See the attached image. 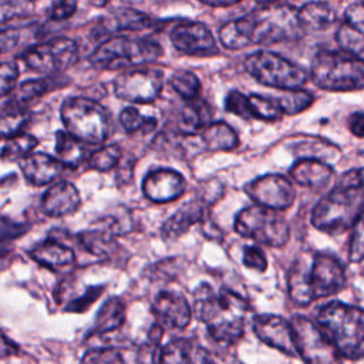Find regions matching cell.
<instances>
[{"label": "cell", "mask_w": 364, "mask_h": 364, "mask_svg": "<svg viewBox=\"0 0 364 364\" xmlns=\"http://www.w3.org/2000/svg\"><path fill=\"white\" fill-rule=\"evenodd\" d=\"M191 309L216 343L232 346L243 337L250 306L236 291L225 287L215 290L210 284L200 283L193 291Z\"/></svg>", "instance_id": "6da1fadb"}, {"label": "cell", "mask_w": 364, "mask_h": 364, "mask_svg": "<svg viewBox=\"0 0 364 364\" xmlns=\"http://www.w3.org/2000/svg\"><path fill=\"white\" fill-rule=\"evenodd\" d=\"M346 272L340 260L324 252L301 253L287 273L290 299L297 306H309L317 299L337 294L346 286Z\"/></svg>", "instance_id": "7a4b0ae2"}, {"label": "cell", "mask_w": 364, "mask_h": 364, "mask_svg": "<svg viewBox=\"0 0 364 364\" xmlns=\"http://www.w3.org/2000/svg\"><path fill=\"white\" fill-rule=\"evenodd\" d=\"M363 169L344 172L337 185L324 195L311 212V225L328 235H340L363 218Z\"/></svg>", "instance_id": "3957f363"}, {"label": "cell", "mask_w": 364, "mask_h": 364, "mask_svg": "<svg viewBox=\"0 0 364 364\" xmlns=\"http://www.w3.org/2000/svg\"><path fill=\"white\" fill-rule=\"evenodd\" d=\"M317 328L346 360L358 361L364 354L363 310L338 300L321 306L316 314Z\"/></svg>", "instance_id": "277c9868"}, {"label": "cell", "mask_w": 364, "mask_h": 364, "mask_svg": "<svg viewBox=\"0 0 364 364\" xmlns=\"http://www.w3.org/2000/svg\"><path fill=\"white\" fill-rule=\"evenodd\" d=\"M162 53L161 44L151 38L112 36L95 47L90 64L98 70H131L156 61Z\"/></svg>", "instance_id": "5b68a950"}, {"label": "cell", "mask_w": 364, "mask_h": 364, "mask_svg": "<svg viewBox=\"0 0 364 364\" xmlns=\"http://www.w3.org/2000/svg\"><path fill=\"white\" fill-rule=\"evenodd\" d=\"M309 77L326 91H360L364 87V64L343 51L320 50L311 60Z\"/></svg>", "instance_id": "8992f818"}, {"label": "cell", "mask_w": 364, "mask_h": 364, "mask_svg": "<svg viewBox=\"0 0 364 364\" xmlns=\"http://www.w3.org/2000/svg\"><path fill=\"white\" fill-rule=\"evenodd\" d=\"M65 132L87 145H102L109 134L107 109L87 97H70L61 105Z\"/></svg>", "instance_id": "52a82bcc"}, {"label": "cell", "mask_w": 364, "mask_h": 364, "mask_svg": "<svg viewBox=\"0 0 364 364\" xmlns=\"http://www.w3.org/2000/svg\"><path fill=\"white\" fill-rule=\"evenodd\" d=\"M253 44L269 46L284 40H294L301 34L297 20V9L282 1H262L252 10Z\"/></svg>", "instance_id": "ba28073f"}, {"label": "cell", "mask_w": 364, "mask_h": 364, "mask_svg": "<svg viewBox=\"0 0 364 364\" xmlns=\"http://www.w3.org/2000/svg\"><path fill=\"white\" fill-rule=\"evenodd\" d=\"M245 68L257 82L286 91L299 90L309 80L303 67L269 50H257L246 55Z\"/></svg>", "instance_id": "9c48e42d"}, {"label": "cell", "mask_w": 364, "mask_h": 364, "mask_svg": "<svg viewBox=\"0 0 364 364\" xmlns=\"http://www.w3.org/2000/svg\"><path fill=\"white\" fill-rule=\"evenodd\" d=\"M235 230L270 247H282L290 237V228L282 212L259 205L243 208L235 218Z\"/></svg>", "instance_id": "30bf717a"}, {"label": "cell", "mask_w": 364, "mask_h": 364, "mask_svg": "<svg viewBox=\"0 0 364 364\" xmlns=\"http://www.w3.org/2000/svg\"><path fill=\"white\" fill-rule=\"evenodd\" d=\"M24 64L40 74L61 73L80 58V47L70 37H54L27 48L21 55Z\"/></svg>", "instance_id": "8fae6325"}, {"label": "cell", "mask_w": 364, "mask_h": 364, "mask_svg": "<svg viewBox=\"0 0 364 364\" xmlns=\"http://www.w3.org/2000/svg\"><path fill=\"white\" fill-rule=\"evenodd\" d=\"M114 94L127 102L151 104L164 88V73L158 68L136 67L122 71L112 82Z\"/></svg>", "instance_id": "7c38bea8"}, {"label": "cell", "mask_w": 364, "mask_h": 364, "mask_svg": "<svg viewBox=\"0 0 364 364\" xmlns=\"http://www.w3.org/2000/svg\"><path fill=\"white\" fill-rule=\"evenodd\" d=\"M290 324L294 336L296 354L306 364H341V357L311 320L303 316H294Z\"/></svg>", "instance_id": "4fadbf2b"}, {"label": "cell", "mask_w": 364, "mask_h": 364, "mask_svg": "<svg viewBox=\"0 0 364 364\" xmlns=\"http://www.w3.org/2000/svg\"><path fill=\"white\" fill-rule=\"evenodd\" d=\"M246 195L259 206L282 212L296 200L293 183L283 175L266 173L245 185Z\"/></svg>", "instance_id": "5bb4252c"}, {"label": "cell", "mask_w": 364, "mask_h": 364, "mask_svg": "<svg viewBox=\"0 0 364 364\" xmlns=\"http://www.w3.org/2000/svg\"><path fill=\"white\" fill-rule=\"evenodd\" d=\"M159 348L151 341L136 347H94L84 353L80 364H158Z\"/></svg>", "instance_id": "9a60e30c"}, {"label": "cell", "mask_w": 364, "mask_h": 364, "mask_svg": "<svg viewBox=\"0 0 364 364\" xmlns=\"http://www.w3.org/2000/svg\"><path fill=\"white\" fill-rule=\"evenodd\" d=\"M172 46L193 57H212L219 53L212 31L199 21H182L172 27L169 33Z\"/></svg>", "instance_id": "2e32d148"}, {"label": "cell", "mask_w": 364, "mask_h": 364, "mask_svg": "<svg viewBox=\"0 0 364 364\" xmlns=\"http://www.w3.org/2000/svg\"><path fill=\"white\" fill-rule=\"evenodd\" d=\"M252 328L256 337L269 347L280 353L296 357L294 336L290 321L277 314H259L252 321Z\"/></svg>", "instance_id": "e0dca14e"}, {"label": "cell", "mask_w": 364, "mask_h": 364, "mask_svg": "<svg viewBox=\"0 0 364 364\" xmlns=\"http://www.w3.org/2000/svg\"><path fill=\"white\" fill-rule=\"evenodd\" d=\"M152 313L162 330H183L192 320V309L189 301L179 293L165 290L161 291L154 303Z\"/></svg>", "instance_id": "ac0fdd59"}, {"label": "cell", "mask_w": 364, "mask_h": 364, "mask_svg": "<svg viewBox=\"0 0 364 364\" xmlns=\"http://www.w3.org/2000/svg\"><path fill=\"white\" fill-rule=\"evenodd\" d=\"M186 189V181L178 171L159 168L148 172L142 181V192L155 203H168L179 199Z\"/></svg>", "instance_id": "d6986e66"}, {"label": "cell", "mask_w": 364, "mask_h": 364, "mask_svg": "<svg viewBox=\"0 0 364 364\" xmlns=\"http://www.w3.org/2000/svg\"><path fill=\"white\" fill-rule=\"evenodd\" d=\"M40 208L51 218L70 216L81 208L80 191L68 181H58L43 193Z\"/></svg>", "instance_id": "ffe728a7"}, {"label": "cell", "mask_w": 364, "mask_h": 364, "mask_svg": "<svg viewBox=\"0 0 364 364\" xmlns=\"http://www.w3.org/2000/svg\"><path fill=\"white\" fill-rule=\"evenodd\" d=\"M210 353L195 338L179 337L159 348L158 364H212Z\"/></svg>", "instance_id": "44dd1931"}, {"label": "cell", "mask_w": 364, "mask_h": 364, "mask_svg": "<svg viewBox=\"0 0 364 364\" xmlns=\"http://www.w3.org/2000/svg\"><path fill=\"white\" fill-rule=\"evenodd\" d=\"M286 146L296 156V159H313L327 164L331 168L343 156L338 145L320 136L291 138L286 142Z\"/></svg>", "instance_id": "7402d4cb"}, {"label": "cell", "mask_w": 364, "mask_h": 364, "mask_svg": "<svg viewBox=\"0 0 364 364\" xmlns=\"http://www.w3.org/2000/svg\"><path fill=\"white\" fill-rule=\"evenodd\" d=\"M24 178L36 186H44L54 182L64 166L51 155L44 152H31L18 161Z\"/></svg>", "instance_id": "603a6c76"}, {"label": "cell", "mask_w": 364, "mask_h": 364, "mask_svg": "<svg viewBox=\"0 0 364 364\" xmlns=\"http://www.w3.org/2000/svg\"><path fill=\"white\" fill-rule=\"evenodd\" d=\"M206 206L208 205L202 199L186 202L164 222L161 228V236L165 240H175L179 236L185 235L193 225L205 219Z\"/></svg>", "instance_id": "cb8c5ba5"}, {"label": "cell", "mask_w": 364, "mask_h": 364, "mask_svg": "<svg viewBox=\"0 0 364 364\" xmlns=\"http://www.w3.org/2000/svg\"><path fill=\"white\" fill-rule=\"evenodd\" d=\"M28 255L34 262L53 272H61L75 262L74 250L57 239L43 240L36 245Z\"/></svg>", "instance_id": "d4e9b609"}, {"label": "cell", "mask_w": 364, "mask_h": 364, "mask_svg": "<svg viewBox=\"0 0 364 364\" xmlns=\"http://www.w3.org/2000/svg\"><path fill=\"white\" fill-rule=\"evenodd\" d=\"M154 26V20L144 11L134 9H122L101 18L98 28L104 33H121V31H144Z\"/></svg>", "instance_id": "484cf974"}, {"label": "cell", "mask_w": 364, "mask_h": 364, "mask_svg": "<svg viewBox=\"0 0 364 364\" xmlns=\"http://www.w3.org/2000/svg\"><path fill=\"white\" fill-rule=\"evenodd\" d=\"M289 173L297 185L320 189L330 182L333 176V168L327 164L313 159H296Z\"/></svg>", "instance_id": "4316f807"}, {"label": "cell", "mask_w": 364, "mask_h": 364, "mask_svg": "<svg viewBox=\"0 0 364 364\" xmlns=\"http://www.w3.org/2000/svg\"><path fill=\"white\" fill-rule=\"evenodd\" d=\"M127 307L122 299L109 297L100 307L90 336H104L121 328L125 323Z\"/></svg>", "instance_id": "83f0119b"}, {"label": "cell", "mask_w": 364, "mask_h": 364, "mask_svg": "<svg viewBox=\"0 0 364 364\" xmlns=\"http://www.w3.org/2000/svg\"><path fill=\"white\" fill-rule=\"evenodd\" d=\"M199 139L202 148L212 152L233 151L239 145L236 131L223 121H212L209 125H206L200 131Z\"/></svg>", "instance_id": "f1b7e54d"}, {"label": "cell", "mask_w": 364, "mask_h": 364, "mask_svg": "<svg viewBox=\"0 0 364 364\" xmlns=\"http://www.w3.org/2000/svg\"><path fill=\"white\" fill-rule=\"evenodd\" d=\"M337 18L334 9L324 1L304 3L297 9V20L301 30L321 31L328 28Z\"/></svg>", "instance_id": "f546056e"}, {"label": "cell", "mask_w": 364, "mask_h": 364, "mask_svg": "<svg viewBox=\"0 0 364 364\" xmlns=\"http://www.w3.org/2000/svg\"><path fill=\"white\" fill-rule=\"evenodd\" d=\"M90 154L91 152L87 144L78 141L65 131H58L55 134V159L64 168H78L80 165L87 162Z\"/></svg>", "instance_id": "4dcf8cb0"}, {"label": "cell", "mask_w": 364, "mask_h": 364, "mask_svg": "<svg viewBox=\"0 0 364 364\" xmlns=\"http://www.w3.org/2000/svg\"><path fill=\"white\" fill-rule=\"evenodd\" d=\"M253 20L250 14L225 23L219 28V41L229 50H240L252 43Z\"/></svg>", "instance_id": "1f68e13d"}, {"label": "cell", "mask_w": 364, "mask_h": 364, "mask_svg": "<svg viewBox=\"0 0 364 364\" xmlns=\"http://www.w3.org/2000/svg\"><path fill=\"white\" fill-rule=\"evenodd\" d=\"M80 246L97 257H108L118 249L117 237L102 228L87 229L77 235Z\"/></svg>", "instance_id": "d6a6232c"}, {"label": "cell", "mask_w": 364, "mask_h": 364, "mask_svg": "<svg viewBox=\"0 0 364 364\" xmlns=\"http://www.w3.org/2000/svg\"><path fill=\"white\" fill-rule=\"evenodd\" d=\"M212 117H213V109L206 101L196 98L193 101L185 102L181 112L183 132L185 134L200 132L206 125L212 122Z\"/></svg>", "instance_id": "836d02e7"}, {"label": "cell", "mask_w": 364, "mask_h": 364, "mask_svg": "<svg viewBox=\"0 0 364 364\" xmlns=\"http://www.w3.org/2000/svg\"><path fill=\"white\" fill-rule=\"evenodd\" d=\"M53 78H40V80H27L21 82L16 90L11 92V98L9 101V107L17 108H27L28 104L38 100L48 91L54 88Z\"/></svg>", "instance_id": "e575fe53"}, {"label": "cell", "mask_w": 364, "mask_h": 364, "mask_svg": "<svg viewBox=\"0 0 364 364\" xmlns=\"http://www.w3.org/2000/svg\"><path fill=\"white\" fill-rule=\"evenodd\" d=\"M169 85L186 102L199 98L202 90L200 80L189 70H176L169 78Z\"/></svg>", "instance_id": "d590c367"}, {"label": "cell", "mask_w": 364, "mask_h": 364, "mask_svg": "<svg viewBox=\"0 0 364 364\" xmlns=\"http://www.w3.org/2000/svg\"><path fill=\"white\" fill-rule=\"evenodd\" d=\"M30 119V111L26 108L9 107L0 112V138H11L23 132Z\"/></svg>", "instance_id": "8d00e7d4"}, {"label": "cell", "mask_w": 364, "mask_h": 364, "mask_svg": "<svg viewBox=\"0 0 364 364\" xmlns=\"http://www.w3.org/2000/svg\"><path fill=\"white\" fill-rule=\"evenodd\" d=\"M282 114H287V115H296L300 114L303 111H306L307 108H310L314 102V95L306 90H290L286 91L284 94H282L277 100H276Z\"/></svg>", "instance_id": "74e56055"}, {"label": "cell", "mask_w": 364, "mask_h": 364, "mask_svg": "<svg viewBox=\"0 0 364 364\" xmlns=\"http://www.w3.org/2000/svg\"><path fill=\"white\" fill-rule=\"evenodd\" d=\"M122 151L117 144L101 146L92 151L87 159V164L91 169L98 172H107L117 168L121 162Z\"/></svg>", "instance_id": "f35d334b"}, {"label": "cell", "mask_w": 364, "mask_h": 364, "mask_svg": "<svg viewBox=\"0 0 364 364\" xmlns=\"http://www.w3.org/2000/svg\"><path fill=\"white\" fill-rule=\"evenodd\" d=\"M247 101H249V111L252 118L267 121V122H276L283 117L276 100L273 98L259 95V94H250L247 95Z\"/></svg>", "instance_id": "ab89813d"}, {"label": "cell", "mask_w": 364, "mask_h": 364, "mask_svg": "<svg viewBox=\"0 0 364 364\" xmlns=\"http://www.w3.org/2000/svg\"><path fill=\"white\" fill-rule=\"evenodd\" d=\"M336 41L340 46L343 53H347L358 60H363V55H364L363 31H358L354 27L343 23L336 33Z\"/></svg>", "instance_id": "60d3db41"}, {"label": "cell", "mask_w": 364, "mask_h": 364, "mask_svg": "<svg viewBox=\"0 0 364 364\" xmlns=\"http://www.w3.org/2000/svg\"><path fill=\"white\" fill-rule=\"evenodd\" d=\"M38 141L34 135L31 134H26L21 132L16 136H11L6 141L4 146L1 148L0 156L4 159H23L24 156L30 155L31 152H34V148L37 146Z\"/></svg>", "instance_id": "b9f144b4"}, {"label": "cell", "mask_w": 364, "mask_h": 364, "mask_svg": "<svg viewBox=\"0 0 364 364\" xmlns=\"http://www.w3.org/2000/svg\"><path fill=\"white\" fill-rule=\"evenodd\" d=\"M119 122L122 128L129 132H151L156 128V119L154 117H144L135 107H125L119 114Z\"/></svg>", "instance_id": "7bdbcfd3"}, {"label": "cell", "mask_w": 364, "mask_h": 364, "mask_svg": "<svg viewBox=\"0 0 364 364\" xmlns=\"http://www.w3.org/2000/svg\"><path fill=\"white\" fill-rule=\"evenodd\" d=\"M20 71L18 65L14 61H1L0 63V98L11 95L17 87Z\"/></svg>", "instance_id": "ee69618b"}, {"label": "cell", "mask_w": 364, "mask_h": 364, "mask_svg": "<svg viewBox=\"0 0 364 364\" xmlns=\"http://www.w3.org/2000/svg\"><path fill=\"white\" fill-rule=\"evenodd\" d=\"M225 109L228 112H232L236 117H240L243 119H250V111H249V101L247 95L242 94L240 91H230L225 98Z\"/></svg>", "instance_id": "f6af8a7d"}, {"label": "cell", "mask_w": 364, "mask_h": 364, "mask_svg": "<svg viewBox=\"0 0 364 364\" xmlns=\"http://www.w3.org/2000/svg\"><path fill=\"white\" fill-rule=\"evenodd\" d=\"M28 225L13 220L7 216H0V243L17 239L28 230Z\"/></svg>", "instance_id": "bcb514c9"}, {"label": "cell", "mask_w": 364, "mask_h": 364, "mask_svg": "<svg viewBox=\"0 0 364 364\" xmlns=\"http://www.w3.org/2000/svg\"><path fill=\"white\" fill-rule=\"evenodd\" d=\"M243 264L259 273L266 272L267 259L264 252L257 246H246L243 249Z\"/></svg>", "instance_id": "7dc6e473"}, {"label": "cell", "mask_w": 364, "mask_h": 364, "mask_svg": "<svg viewBox=\"0 0 364 364\" xmlns=\"http://www.w3.org/2000/svg\"><path fill=\"white\" fill-rule=\"evenodd\" d=\"M348 260L360 263L363 260V218L353 226V235L348 247Z\"/></svg>", "instance_id": "c3c4849f"}, {"label": "cell", "mask_w": 364, "mask_h": 364, "mask_svg": "<svg viewBox=\"0 0 364 364\" xmlns=\"http://www.w3.org/2000/svg\"><path fill=\"white\" fill-rule=\"evenodd\" d=\"M104 287L102 286H95V287H90L82 296L77 297L75 300H73L68 306L67 310L68 311H74V313H81L85 311L102 293Z\"/></svg>", "instance_id": "681fc988"}, {"label": "cell", "mask_w": 364, "mask_h": 364, "mask_svg": "<svg viewBox=\"0 0 364 364\" xmlns=\"http://www.w3.org/2000/svg\"><path fill=\"white\" fill-rule=\"evenodd\" d=\"M344 23L358 31L364 30V7L363 1H354L344 10Z\"/></svg>", "instance_id": "f907efd6"}, {"label": "cell", "mask_w": 364, "mask_h": 364, "mask_svg": "<svg viewBox=\"0 0 364 364\" xmlns=\"http://www.w3.org/2000/svg\"><path fill=\"white\" fill-rule=\"evenodd\" d=\"M77 9L75 1H58L54 3L50 9V18L51 20H65L74 14Z\"/></svg>", "instance_id": "816d5d0a"}, {"label": "cell", "mask_w": 364, "mask_h": 364, "mask_svg": "<svg viewBox=\"0 0 364 364\" xmlns=\"http://www.w3.org/2000/svg\"><path fill=\"white\" fill-rule=\"evenodd\" d=\"M18 31L13 28L0 30V55L11 51L18 43Z\"/></svg>", "instance_id": "f5cc1de1"}, {"label": "cell", "mask_w": 364, "mask_h": 364, "mask_svg": "<svg viewBox=\"0 0 364 364\" xmlns=\"http://www.w3.org/2000/svg\"><path fill=\"white\" fill-rule=\"evenodd\" d=\"M348 128L357 138L364 136V114L361 111H357L350 115Z\"/></svg>", "instance_id": "db71d44e"}, {"label": "cell", "mask_w": 364, "mask_h": 364, "mask_svg": "<svg viewBox=\"0 0 364 364\" xmlns=\"http://www.w3.org/2000/svg\"><path fill=\"white\" fill-rule=\"evenodd\" d=\"M17 353H18V346L6 334L0 333V360L16 355Z\"/></svg>", "instance_id": "11a10c76"}, {"label": "cell", "mask_w": 364, "mask_h": 364, "mask_svg": "<svg viewBox=\"0 0 364 364\" xmlns=\"http://www.w3.org/2000/svg\"><path fill=\"white\" fill-rule=\"evenodd\" d=\"M212 364H243V363L232 355H222V357L213 358Z\"/></svg>", "instance_id": "9f6ffc18"}, {"label": "cell", "mask_w": 364, "mask_h": 364, "mask_svg": "<svg viewBox=\"0 0 364 364\" xmlns=\"http://www.w3.org/2000/svg\"><path fill=\"white\" fill-rule=\"evenodd\" d=\"M202 4L216 9V7H230L237 4V1H202Z\"/></svg>", "instance_id": "6f0895ef"}]
</instances>
